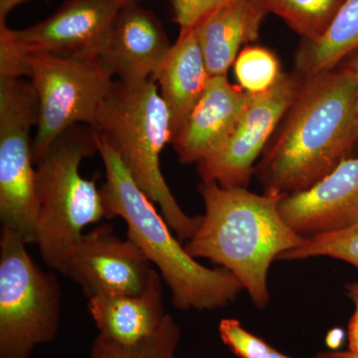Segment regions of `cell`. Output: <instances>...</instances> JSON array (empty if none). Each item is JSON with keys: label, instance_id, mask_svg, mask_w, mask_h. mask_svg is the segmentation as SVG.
Here are the masks:
<instances>
[{"label": "cell", "instance_id": "cell-16", "mask_svg": "<svg viewBox=\"0 0 358 358\" xmlns=\"http://www.w3.org/2000/svg\"><path fill=\"white\" fill-rule=\"evenodd\" d=\"M267 13L258 0H234L193 27L209 76H227L241 47L258 38Z\"/></svg>", "mask_w": 358, "mask_h": 358}, {"label": "cell", "instance_id": "cell-5", "mask_svg": "<svg viewBox=\"0 0 358 358\" xmlns=\"http://www.w3.org/2000/svg\"><path fill=\"white\" fill-rule=\"evenodd\" d=\"M96 152L94 129L77 124L36 164L39 214L35 244L44 263L63 275L84 230L108 218L102 190L94 179L80 173L81 162Z\"/></svg>", "mask_w": 358, "mask_h": 358}, {"label": "cell", "instance_id": "cell-6", "mask_svg": "<svg viewBox=\"0 0 358 358\" xmlns=\"http://www.w3.org/2000/svg\"><path fill=\"white\" fill-rule=\"evenodd\" d=\"M20 233L0 236V358H31L57 336L62 294L57 277L33 261Z\"/></svg>", "mask_w": 358, "mask_h": 358}, {"label": "cell", "instance_id": "cell-2", "mask_svg": "<svg viewBox=\"0 0 358 358\" xmlns=\"http://www.w3.org/2000/svg\"><path fill=\"white\" fill-rule=\"evenodd\" d=\"M204 214L185 250L232 273L259 310L270 301L268 274L282 254L300 246V236L282 217V195L256 194L244 187L200 182Z\"/></svg>", "mask_w": 358, "mask_h": 358}, {"label": "cell", "instance_id": "cell-31", "mask_svg": "<svg viewBox=\"0 0 358 358\" xmlns=\"http://www.w3.org/2000/svg\"><path fill=\"white\" fill-rule=\"evenodd\" d=\"M115 1L119 2L122 6H128V4L138 3L140 0H115Z\"/></svg>", "mask_w": 358, "mask_h": 358}, {"label": "cell", "instance_id": "cell-11", "mask_svg": "<svg viewBox=\"0 0 358 358\" xmlns=\"http://www.w3.org/2000/svg\"><path fill=\"white\" fill-rule=\"evenodd\" d=\"M152 264L109 224L85 233L71 256L65 275L81 286L88 298L99 294H140L147 288Z\"/></svg>", "mask_w": 358, "mask_h": 358}, {"label": "cell", "instance_id": "cell-26", "mask_svg": "<svg viewBox=\"0 0 358 358\" xmlns=\"http://www.w3.org/2000/svg\"><path fill=\"white\" fill-rule=\"evenodd\" d=\"M345 339V334L341 329H333L327 334V343L331 350H338Z\"/></svg>", "mask_w": 358, "mask_h": 358}, {"label": "cell", "instance_id": "cell-19", "mask_svg": "<svg viewBox=\"0 0 358 358\" xmlns=\"http://www.w3.org/2000/svg\"><path fill=\"white\" fill-rule=\"evenodd\" d=\"M308 41L320 38L345 0H258Z\"/></svg>", "mask_w": 358, "mask_h": 358}, {"label": "cell", "instance_id": "cell-15", "mask_svg": "<svg viewBox=\"0 0 358 358\" xmlns=\"http://www.w3.org/2000/svg\"><path fill=\"white\" fill-rule=\"evenodd\" d=\"M88 310L99 334L122 345H134L159 331L166 319L162 278L152 270L140 294H99L89 299Z\"/></svg>", "mask_w": 358, "mask_h": 358}, {"label": "cell", "instance_id": "cell-12", "mask_svg": "<svg viewBox=\"0 0 358 358\" xmlns=\"http://www.w3.org/2000/svg\"><path fill=\"white\" fill-rule=\"evenodd\" d=\"M279 210L289 227L308 238L358 223V155L343 160L305 192L282 195Z\"/></svg>", "mask_w": 358, "mask_h": 358}, {"label": "cell", "instance_id": "cell-18", "mask_svg": "<svg viewBox=\"0 0 358 358\" xmlns=\"http://www.w3.org/2000/svg\"><path fill=\"white\" fill-rule=\"evenodd\" d=\"M358 52V0H345L320 38L308 41L296 54V67L303 77L338 67Z\"/></svg>", "mask_w": 358, "mask_h": 358}, {"label": "cell", "instance_id": "cell-4", "mask_svg": "<svg viewBox=\"0 0 358 358\" xmlns=\"http://www.w3.org/2000/svg\"><path fill=\"white\" fill-rule=\"evenodd\" d=\"M94 129L107 141L181 241L190 240L200 218L190 217L174 199L160 171V154L173 138L171 115L152 80L128 85L119 80L103 102Z\"/></svg>", "mask_w": 358, "mask_h": 358}, {"label": "cell", "instance_id": "cell-1", "mask_svg": "<svg viewBox=\"0 0 358 358\" xmlns=\"http://www.w3.org/2000/svg\"><path fill=\"white\" fill-rule=\"evenodd\" d=\"M357 79L346 64L301 80L255 173L264 193L292 195L317 185L357 145Z\"/></svg>", "mask_w": 358, "mask_h": 358}, {"label": "cell", "instance_id": "cell-14", "mask_svg": "<svg viewBox=\"0 0 358 358\" xmlns=\"http://www.w3.org/2000/svg\"><path fill=\"white\" fill-rule=\"evenodd\" d=\"M171 48L157 16L138 3L128 4L120 10L101 59L122 83L141 84L154 79Z\"/></svg>", "mask_w": 358, "mask_h": 358}, {"label": "cell", "instance_id": "cell-22", "mask_svg": "<svg viewBox=\"0 0 358 358\" xmlns=\"http://www.w3.org/2000/svg\"><path fill=\"white\" fill-rule=\"evenodd\" d=\"M233 67L239 86L253 96L268 92L282 74L277 56L260 46L242 49Z\"/></svg>", "mask_w": 358, "mask_h": 358}, {"label": "cell", "instance_id": "cell-20", "mask_svg": "<svg viewBox=\"0 0 358 358\" xmlns=\"http://www.w3.org/2000/svg\"><path fill=\"white\" fill-rule=\"evenodd\" d=\"M180 338V327L166 315L157 333L134 345H122L98 334L92 345L91 358H176Z\"/></svg>", "mask_w": 358, "mask_h": 358}, {"label": "cell", "instance_id": "cell-30", "mask_svg": "<svg viewBox=\"0 0 358 358\" xmlns=\"http://www.w3.org/2000/svg\"><path fill=\"white\" fill-rule=\"evenodd\" d=\"M346 296L352 301L358 300V282L345 286Z\"/></svg>", "mask_w": 358, "mask_h": 358}, {"label": "cell", "instance_id": "cell-3", "mask_svg": "<svg viewBox=\"0 0 358 358\" xmlns=\"http://www.w3.org/2000/svg\"><path fill=\"white\" fill-rule=\"evenodd\" d=\"M95 131V129H94ZM96 133V131H95ZM105 166L102 190L108 218L119 216L128 226V238L157 266L181 310H215L236 300L243 285L222 267H205L173 237L169 224L138 187L117 152L96 133Z\"/></svg>", "mask_w": 358, "mask_h": 358}, {"label": "cell", "instance_id": "cell-21", "mask_svg": "<svg viewBox=\"0 0 358 358\" xmlns=\"http://www.w3.org/2000/svg\"><path fill=\"white\" fill-rule=\"evenodd\" d=\"M313 257L343 261L358 271V223L346 229L306 238L300 246L282 254L278 261L306 260Z\"/></svg>", "mask_w": 358, "mask_h": 358}, {"label": "cell", "instance_id": "cell-13", "mask_svg": "<svg viewBox=\"0 0 358 358\" xmlns=\"http://www.w3.org/2000/svg\"><path fill=\"white\" fill-rule=\"evenodd\" d=\"M252 96L230 83L227 76L209 78L199 102L171 141L179 162L199 164L220 150Z\"/></svg>", "mask_w": 358, "mask_h": 358}, {"label": "cell", "instance_id": "cell-23", "mask_svg": "<svg viewBox=\"0 0 358 358\" xmlns=\"http://www.w3.org/2000/svg\"><path fill=\"white\" fill-rule=\"evenodd\" d=\"M218 331L224 345L238 358H293L250 333L236 319L221 320Z\"/></svg>", "mask_w": 358, "mask_h": 358}, {"label": "cell", "instance_id": "cell-27", "mask_svg": "<svg viewBox=\"0 0 358 358\" xmlns=\"http://www.w3.org/2000/svg\"><path fill=\"white\" fill-rule=\"evenodd\" d=\"M310 358H358L357 353L350 352V350H327V352H320Z\"/></svg>", "mask_w": 358, "mask_h": 358}, {"label": "cell", "instance_id": "cell-25", "mask_svg": "<svg viewBox=\"0 0 358 358\" xmlns=\"http://www.w3.org/2000/svg\"><path fill=\"white\" fill-rule=\"evenodd\" d=\"M352 301L355 308L350 324H348V350L358 355V300Z\"/></svg>", "mask_w": 358, "mask_h": 358}, {"label": "cell", "instance_id": "cell-10", "mask_svg": "<svg viewBox=\"0 0 358 358\" xmlns=\"http://www.w3.org/2000/svg\"><path fill=\"white\" fill-rule=\"evenodd\" d=\"M301 83L299 78L282 73L268 92L252 96L222 148L197 164L202 182L247 188L257 160L281 124Z\"/></svg>", "mask_w": 358, "mask_h": 358}, {"label": "cell", "instance_id": "cell-9", "mask_svg": "<svg viewBox=\"0 0 358 358\" xmlns=\"http://www.w3.org/2000/svg\"><path fill=\"white\" fill-rule=\"evenodd\" d=\"M122 6L115 0H68L50 17L25 29L0 22V77H24L30 54L102 58Z\"/></svg>", "mask_w": 358, "mask_h": 358}, {"label": "cell", "instance_id": "cell-7", "mask_svg": "<svg viewBox=\"0 0 358 358\" xmlns=\"http://www.w3.org/2000/svg\"><path fill=\"white\" fill-rule=\"evenodd\" d=\"M25 76L30 78L38 99L33 140L35 164L72 127L86 124L94 129L115 82L101 58H67L48 53L28 55Z\"/></svg>", "mask_w": 358, "mask_h": 358}, {"label": "cell", "instance_id": "cell-29", "mask_svg": "<svg viewBox=\"0 0 358 358\" xmlns=\"http://www.w3.org/2000/svg\"><path fill=\"white\" fill-rule=\"evenodd\" d=\"M348 65L352 68L353 72L355 74V79H357V145H358V56L352 59Z\"/></svg>", "mask_w": 358, "mask_h": 358}, {"label": "cell", "instance_id": "cell-28", "mask_svg": "<svg viewBox=\"0 0 358 358\" xmlns=\"http://www.w3.org/2000/svg\"><path fill=\"white\" fill-rule=\"evenodd\" d=\"M26 0H0V22H6V16Z\"/></svg>", "mask_w": 358, "mask_h": 358}, {"label": "cell", "instance_id": "cell-24", "mask_svg": "<svg viewBox=\"0 0 358 358\" xmlns=\"http://www.w3.org/2000/svg\"><path fill=\"white\" fill-rule=\"evenodd\" d=\"M234 0H171L174 21L180 30L195 27L207 15Z\"/></svg>", "mask_w": 358, "mask_h": 358}, {"label": "cell", "instance_id": "cell-17", "mask_svg": "<svg viewBox=\"0 0 358 358\" xmlns=\"http://www.w3.org/2000/svg\"><path fill=\"white\" fill-rule=\"evenodd\" d=\"M209 78L194 28L180 30L152 79L171 112L173 138L199 102Z\"/></svg>", "mask_w": 358, "mask_h": 358}, {"label": "cell", "instance_id": "cell-8", "mask_svg": "<svg viewBox=\"0 0 358 358\" xmlns=\"http://www.w3.org/2000/svg\"><path fill=\"white\" fill-rule=\"evenodd\" d=\"M38 99L30 82L0 77V221L35 243L39 214L32 127Z\"/></svg>", "mask_w": 358, "mask_h": 358}]
</instances>
